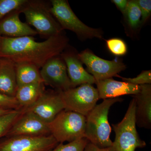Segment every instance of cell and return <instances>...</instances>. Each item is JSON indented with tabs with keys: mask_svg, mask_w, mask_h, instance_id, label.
Returning <instances> with one entry per match:
<instances>
[{
	"mask_svg": "<svg viewBox=\"0 0 151 151\" xmlns=\"http://www.w3.org/2000/svg\"><path fill=\"white\" fill-rule=\"evenodd\" d=\"M68 38L61 34L37 42L33 37H1L0 58L15 63H27L40 68L50 59L60 55L68 46Z\"/></svg>",
	"mask_w": 151,
	"mask_h": 151,
	"instance_id": "cell-1",
	"label": "cell"
},
{
	"mask_svg": "<svg viewBox=\"0 0 151 151\" xmlns=\"http://www.w3.org/2000/svg\"><path fill=\"white\" fill-rule=\"evenodd\" d=\"M123 100L120 97L104 99L86 116L85 137L90 142L100 148L113 146L108 114L112 105Z\"/></svg>",
	"mask_w": 151,
	"mask_h": 151,
	"instance_id": "cell-2",
	"label": "cell"
},
{
	"mask_svg": "<svg viewBox=\"0 0 151 151\" xmlns=\"http://www.w3.org/2000/svg\"><path fill=\"white\" fill-rule=\"evenodd\" d=\"M50 6L40 0H27L20 9L27 23L35 28L38 34L47 38L62 34L63 29L52 14Z\"/></svg>",
	"mask_w": 151,
	"mask_h": 151,
	"instance_id": "cell-3",
	"label": "cell"
},
{
	"mask_svg": "<svg viewBox=\"0 0 151 151\" xmlns=\"http://www.w3.org/2000/svg\"><path fill=\"white\" fill-rule=\"evenodd\" d=\"M48 125L50 134L58 143L85 137L86 117L73 111L63 110Z\"/></svg>",
	"mask_w": 151,
	"mask_h": 151,
	"instance_id": "cell-4",
	"label": "cell"
},
{
	"mask_svg": "<svg viewBox=\"0 0 151 151\" xmlns=\"http://www.w3.org/2000/svg\"><path fill=\"white\" fill-rule=\"evenodd\" d=\"M136 103L133 98L122 121L112 124L115 138L113 147L115 151H135L145 147L147 144L140 137L136 128Z\"/></svg>",
	"mask_w": 151,
	"mask_h": 151,
	"instance_id": "cell-5",
	"label": "cell"
},
{
	"mask_svg": "<svg viewBox=\"0 0 151 151\" xmlns=\"http://www.w3.org/2000/svg\"><path fill=\"white\" fill-rule=\"evenodd\" d=\"M50 3V12L63 29L71 31L82 40L94 38L103 39V31L83 23L76 15L67 1L51 0Z\"/></svg>",
	"mask_w": 151,
	"mask_h": 151,
	"instance_id": "cell-6",
	"label": "cell"
},
{
	"mask_svg": "<svg viewBox=\"0 0 151 151\" xmlns=\"http://www.w3.org/2000/svg\"><path fill=\"white\" fill-rule=\"evenodd\" d=\"M65 110L73 111L85 117L97 105L99 99L97 89L85 84L64 91H60Z\"/></svg>",
	"mask_w": 151,
	"mask_h": 151,
	"instance_id": "cell-7",
	"label": "cell"
},
{
	"mask_svg": "<svg viewBox=\"0 0 151 151\" xmlns=\"http://www.w3.org/2000/svg\"><path fill=\"white\" fill-rule=\"evenodd\" d=\"M78 56L82 63L86 65V71L93 76L95 81L118 76L119 73L127 68L122 61L100 58L89 49L78 53Z\"/></svg>",
	"mask_w": 151,
	"mask_h": 151,
	"instance_id": "cell-8",
	"label": "cell"
},
{
	"mask_svg": "<svg viewBox=\"0 0 151 151\" xmlns=\"http://www.w3.org/2000/svg\"><path fill=\"white\" fill-rule=\"evenodd\" d=\"M58 144L50 134L6 137L0 140V151H50Z\"/></svg>",
	"mask_w": 151,
	"mask_h": 151,
	"instance_id": "cell-9",
	"label": "cell"
},
{
	"mask_svg": "<svg viewBox=\"0 0 151 151\" xmlns=\"http://www.w3.org/2000/svg\"><path fill=\"white\" fill-rule=\"evenodd\" d=\"M40 74L44 84L57 91H66L73 88L65 63L60 55L48 60L41 68Z\"/></svg>",
	"mask_w": 151,
	"mask_h": 151,
	"instance_id": "cell-10",
	"label": "cell"
},
{
	"mask_svg": "<svg viewBox=\"0 0 151 151\" xmlns=\"http://www.w3.org/2000/svg\"><path fill=\"white\" fill-rule=\"evenodd\" d=\"M24 111L31 112L46 123L52 121L60 112L65 110L60 91L44 92L33 105Z\"/></svg>",
	"mask_w": 151,
	"mask_h": 151,
	"instance_id": "cell-11",
	"label": "cell"
},
{
	"mask_svg": "<svg viewBox=\"0 0 151 151\" xmlns=\"http://www.w3.org/2000/svg\"><path fill=\"white\" fill-rule=\"evenodd\" d=\"M50 134L48 123L31 112L24 111V113L13 124L6 137H38Z\"/></svg>",
	"mask_w": 151,
	"mask_h": 151,
	"instance_id": "cell-12",
	"label": "cell"
},
{
	"mask_svg": "<svg viewBox=\"0 0 151 151\" xmlns=\"http://www.w3.org/2000/svg\"><path fill=\"white\" fill-rule=\"evenodd\" d=\"M65 63L68 75L73 88L85 84H95V80L83 66V63L75 49L68 46L60 54Z\"/></svg>",
	"mask_w": 151,
	"mask_h": 151,
	"instance_id": "cell-13",
	"label": "cell"
},
{
	"mask_svg": "<svg viewBox=\"0 0 151 151\" xmlns=\"http://www.w3.org/2000/svg\"><path fill=\"white\" fill-rule=\"evenodd\" d=\"M19 10L12 12L0 20V36L11 38L34 37L38 34L27 23L19 18Z\"/></svg>",
	"mask_w": 151,
	"mask_h": 151,
	"instance_id": "cell-14",
	"label": "cell"
},
{
	"mask_svg": "<svg viewBox=\"0 0 151 151\" xmlns=\"http://www.w3.org/2000/svg\"><path fill=\"white\" fill-rule=\"evenodd\" d=\"M95 84L97 85L100 100L117 98L128 94L134 95L141 90V85L116 81L113 78L96 81Z\"/></svg>",
	"mask_w": 151,
	"mask_h": 151,
	"instance_id": "cell-15",
	"label": "cell"
},
{
	"mask_svg": "<svg viewBox=\"0 0 151 151\" xmlns=\"http://www.w3.org/2000/svg\"><path fill=\"white\" fill-rule=\"evenodd\" d=\"M136 103V125L140 128L151 129V84L141 85L140 92L132 95Z\"/></svg>",
	"mask_w": 151,
	"mask_h": 151,
	"instance_id": "cell-16",
	"label": "cell"
},
{
	"mask_svg": "<svg viewBox=\"0 0 151 151\" xmlns=\"http://www.w3.org/2000/svg\"><path fill=\"white\" fill-rule=\"evenodd\" d=\"M17 88L15 63L0 58V93L15 97Z\"/></svg>",
	"mask_w": 151,
	"mask_h": 151,
	"instance_id": "cell-17",
	"label": "cell"
},
{
	"mask_svg": "<svg viewBox=\"0 0 151 151\" xmlns=\"http://www.w3.org/2000/svg\"><path fill=\"white\" fill-rule=\"evenodd\" d=\"M45 92L43 83L27 84L18 87L15 97L22 108H27L35 103Z\"/></svg>",
	"mask_w": 151,
	"mask_h": 151,
	"instance_id": "cell-18",
	"label": "cell"
},
{
	"mask_svg": "<svg viewBox=\"0 0 151 151\" xmlns=\"http://www.w3.org/2000/svg\"><path fill=\"white\" fill-rule=\"evenodd\" d=\"M15 65L18 87L27 84L43 83L40 70L37 66L27 63H15Z\"/></svg>",
	"mask_w": 151,
	"mask_h": 151,
	"instance_id": "cell-19",
	"label": "cell"
},
{
	"mask_svg": "<svg viewBox=\"0 0 151 151\" xmlns=\"http://www.w3.org/2000/svg\"><path fill=\"white\" fill-rule=\"evenodd\" d=\"M123 15L126 24L132 30H137L142 26V13L135 0L129 1L127 9Z\"/></svg>",
	"mask_w": 151,
	"mask_h": 151,
	"instance_id": "cell-20",
	"label": "cell"
},
{
	"mask_svg": "<svg viewBox=\"0 0 151 151\" xmlns=\"http://www.w3.org/2000/svg\"><path fill=\"white\" fill-rule=\"evenodd\" d=\"M24 113V111L22 108L0 116V139L6 137L13 124Z\"/></svg>",
	"mask_w": 151,
	"mask_h": 151,
	"instance_id": "cell-21",
	"label": "cell"
},
{
	"mask_svg": "<svg viewBox=\"0 0 151 151\" xmlns=\"http://www.w3.org/2000/svg\"><path fill=\"white\" fill-rule=\"evenodd\" d=\"M27 0H0V20L12 12L18 10Z\"/></svg>",
	"mask_w": 151,
	"mask_h": 151,
	"instance_id": "cell-22",
	"label": "cell"
},
{
	"mask_svg": "<svg viewBox=\"0 0 151 151\" xmlns=\"http://www.w3.org/2000/svg\"><path fill=\"white\" fill-rule=\"evenodd\" d=\"M108 50L113 55L117 56H124L127 54V46L123 40L113 38L106 41Z\"/></svg>",
	"mask_w": 151,
	"mask_h": 151,
	"instance_id": "cell-23",
	"label": "cell"
},
{
	"mask_svg": "<svg viewBox=\"0 0 151 151\" xmlns=\"http://www.w3.org/2000/svg\"><path fill=\"white\" fill-rule=\"evenodd\" d=\"M89 141L84 137L64 145L59 143L50 151H84Z\"/></svg>",
	"mask_w": 151,
	"mask_h": 151,
	"instance_id": "cell-24",
	"label": "cell"
},
{
	"mask_svg": "<svg viewBox=\"0 0 151 151\" xmlns=\"http://www.w3.org/2000/svg\"><path fill=\"white\" fill-rule=\"evenodd\" d=\"M121 77L122 81L124 82L136 85H141L143 84H151V70H143L139 75L135 78H124Z\"/></svg>",
	"mask_w": 151,
	"mask_h": 151,
	"instance_id": "cell-25",
	"label": "cell"
},
{
	"mask_svg": "<svg viewBox=\"0 0 151 151\" xmlns=\"http://www.w3.org/2000/svg\"><path fill=\"white\" fill-rule=\"evenodd\" d=\"M0 109L18 110L22 109L15 97H11L0 93Z\"/></svg>",
	"mask_w": 151,
	"mask_h": 151,
	"instance_id": "cell-26",
	"label": "cell"
},
{
	"mask_svg": "<svg viewBox=\"0 0 151 151\" xmlns=\"http://www.w3.org/2000/svg\"><path fill=\"white\" fill-rule=\"evenodd\" d=\"M140 9L142 13V25L145 23L151 14V0H135Z\"/></svg>",
	"mask_w": 151,
	"mask_h": 151,
	"instance_id": "cell-27",
	"label": "cell"
},
{
	"mask_svg": "<svg viewBox=\"0 0 151 151\" xmlns=\"http://www.w3.org/2000/svg\"><path fill=\"white\" fill-rule=\"evenodd\" d=\"M84 151H115L113 146L108 147L100 148L89 142L86 144Z\"/></svg>",
	"mask_w": 151,
	"mask_h": 151,
	"instance_id": "cell-28",
	"label": "cell"
},
{
	"mask_svg": "<svg viewBox=\"0 0 151 151\" xmlns=\"http://www.w3.org/2000/svg\"><path fill=\"white\" fill-rule=\"evenodd\" d=\"M115 4L119 10L122 12V14H124L127 9L129 1L127 0H113L111 1Z\"/></svg>",
	"mask_w": 151,
	"mask_h": 151,
	"instance_id": "cell-29",
	"label": "cell"
},
{
	"mask_svg": "<svg viewBox=\"0 0 151 151\" xmlns=\"http://www.w3.org/2000/svg\"><path fill=\"white\" fill-rule=\"evenodd\" d=\"M12 111H13V110H4V109H0V116L5 115V114H7V113H10Z\"/></svg>",
	"mask_w": 151,
	"mask_h": 151,
	"instance_id": "cell-30",
	"label": "cell"
},
{
	"mask_svg": "<svg viewBox=\"0 0 151 151\" xmlns=\"http://www.w3.org/2000/svg\"><path fill=\"white\" fill-rule=\"evenodd\" d=\"M1 36H0V46H1Z\"/></svg>",
	"mask_w": 151,
	"mask_h": 151,
	"instance_id": "cell-31",
	"label": "cell"
}]
</instances>
